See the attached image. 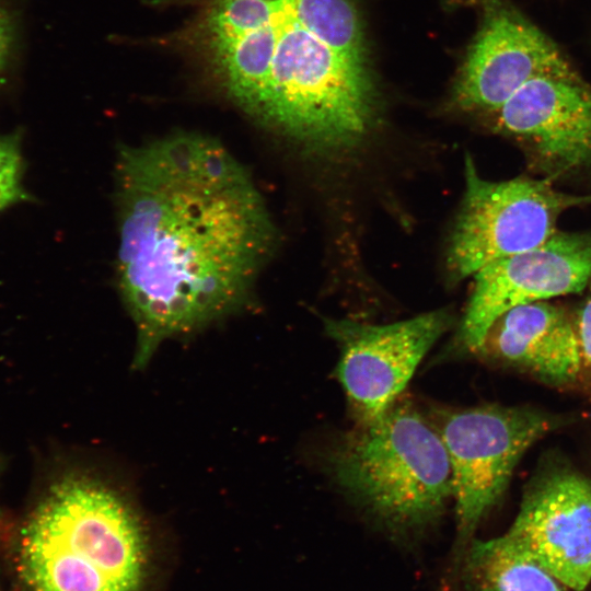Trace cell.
<instances>
[{
    "label": "cell",
    "instance_id": "5bb4252c",
    "mask_svg": "<svg viewBox=\"0 0 591 591\" xmlns=\"http://www.w3.org/2000/svg\"><path fill=\"white\" fill-rule=\"evenodd\" d=\"M290 16L331 49L366 62L360 16L350 0H283Z\"/></svg>",
    "mask_w": 591,
    "mask_h": 591
},
{
    "label": "cell",
    "instance_id": "7a4b0ae2",
    "mask_svg": "<svg viewBox=\"0 0 591 591\" xmlns=\"http://www.w3.org/2000/svg\"><path fill=\"white\" fill-rule=\"evenodd\" d=\"M149 540L116 489L83 473L56 480L20 530L22 591H141Z\"/></svg>",
    "mask_w": 591,
    "mask_h": 591
},
{
    "label": "cell",
    "instance_id": "8992f818",
    "mask_svg": "<svg viewBox=\"0 0 591 591\" xmlns=\"http://www.w3.org/2000/svg\"><path fill=\"white\" fill-rule=\"evenodd\" d=\"M589 204L591 196L559 192L548 178L488 181L467 155L465 192L447 251L450 279L473 277L494 260L542 245L558 232L566 210Z\"/></svg>",
    "mask_w": 591,
    "mask_h": 591
},
{
    "label": "cell",
    "instance_id": "52a82bcc",
    "mask_svg": "<svg viewBox=\"0 0 591 591\" xmlns=\"http://www.w3.org/2000/svg\"><path fill=\"white\" fill-rule=\"evenodd\" d=\"M452 323L449 309L391 324L326 318L340 350L336 376L355 424L378 418L402 395L418 364Z\"/></svg>",
    "mask_w": 591,
    "mask_h": 591
},
{
    "label": "cell",
    "instance_id": "9c48e42d",
    "mask_svg": "<svg viewBox=\"0 0 591 591\" xmlns=\"http://www.w3.org/2000/svg\"><path fill=\"white\" fill-rule=\"evenodd\" d=\"M484 9L454 86L460 108L495 114L530 79L572 71L557 46L510 4L486 0Z\"/></svg>",
    "mask_w": 591,
    "mask_h": 591
},
{
    "label": "cell",
    "instance_id": "4fadbf2b",
    "mask_svg": "<svg viewBox=\"0 0 591 591\" xmlns=\"http://www.w3.org/2000/svg\"><path fill=\"white\" fill-rule=\"evenodd\" d=\"M463 557L471 591H563L551 572L502 535L471 542Z\"/></svg>",
    "mask_w": 591,
    "mask_h": 591
},
{
    "label": "cell",
    "instance_id": "2e32d148",
    "mask_svg": "<svg viewBox=\"0 0 591 591\" xmlns=\"http://www.w3.org/2000/svg\"><path fill=\"white\" fill-rule=\"evenodd\" d=\"M20 53V28L14 10L0 0V88L11 79Z\"/></svg>",
    "mask_w": 591,
    "mask_h": 591
},
{
    "label": "cell",
    "instance_id": "277c9868",
    "mask_svg": "<svg viewBox=\"0 0 591 591\" xmlns=\"http://www.w3.org/2000/svg\"><path fill=\"white\" fill-rule=\"evenodd\" d=\"M268 72L242 109L311 152L356 148L373 128L378 104L366 62L331 49L300 26L280 0Z\"/></svg>",
    "mask_w": 591,
    "mask_h": 591
},
{
    "label": "cell",
    "instance_id": "6da1fadb",
    "mask_svg": "<svg viewBox=\"0 0 591 591\" xmlns=\"http://www.w3.org/2000/svg\"><path fill=\"white\" fill-rule=\"evenodd\" d=\"M115 201L118 288L141 367L165 338L247 301L276 231L247 170L197 132L120 149Z\"/></svg>",
    "mask_w": 591,
    "mask_h": 591
},
{
    "label": "cell",
    "instance_id": "30bf717a",
    "mask_svg": "<svg viewBox=\"0 0 591 591\" xmlns=\"http://www.w3.org/2000/svg\"><path fill=\"white\" fill-rule=\"evenodd\" d=\"M502 536L561 584L583 590L591 581L590 480L565 468L545 474Z\"/></svg>",
    "mask_w": 591,
    "mask_h": 591
},
{
    "label": "cell",
    "instance_id": "9a60e30c",
    "mask_svg": "<svg viewBox=\"0 0 591 591\" xmlns=\"http://www.w3.org/2000/svg\"><path fill=\"white\" fill-rule=\"evenodd\" d=\"M24 174L23 131L19 129L0 135V212L32 201L24 186Z\"/></svg>",
    "mask_w": 591,
    "mask_h": 591
},
{
    "label": "cell",
    "instance_id": "7c38bea8",
    "mask_svg": "<svg viewBox=\"0 0 591 591\" xmlns=\"http://www.w3.org/2000/svg\"><path fill=\"white\" fill-rule=\"evenodd\" d=\"M477 352L552 383L572 381L582 367L576 327L561 309L545 301L502 314Z\"/></svg>",
    "mask_w": 591,
    "mask_h": 591
},
{
    "label": "cell",
    "instance_id": "8fae6325",
    "mask_svg": "<svg viewBox=\"0 0 591 591\" xmlns=\"http://www.w3.org/2000/svg\"><path fill=\"white\" fill-rule=\"evenodd\" d=\"M494 115L549 176L591 162V86L575 70L530 79Z\"/></svg>",
    "mask_w": 591,
    "mask_h": 591
},
{
    "label": "cell",
    "instance_id": "e0dca14e",
    "mask_svg": "<svg viewBox=\"0 0 591 591\" xmlns=\"http://www.w3.org/2000/svg\"><path fill=\"white\" fill-rule=\"evenodd\" d=\"M589 293L583 301L576 324L582 364L591 369V282Z\"/></svg>",
    "mask_w": 591,
    "mask_h": 591
},
{
    "label": "cell",
    "instance_id": "5b68a950",
    "mask_svg": "<svg viewBox=\"0 0 591 591\" xmlns=\"http://www.w3.org/2000/svg\"><path fill=\"white\" fill-rule=\"evenodd\" d=\"M429 419L447 449L456 522V555L505 493L526 450L551 428L536 410L499 405L433 407Z\"/></svg>",
    "mask_w": 591,
    "mask_h": 591
},
{
    "label": "cell",
    "instance_id": "3957f363",
    "mask_svg": "<svg viewBox=\"0 0 591 591\" xmlns=\"http://www.w3.org/2000/svg\"><path fill=\"white\" fill-rule=\"evenodd\" d=\"M324 465L349 499L397 536L433 525L452 498L444 443L406 397L337 438Z\"/></svg>",
    "mask_w": 591,
    "mask_h": 591
},
{
    "label": "cell",
    "instance_id": "ba28073f",
    "mask_svg": "<svg viewBox=\"0 0 591 591\" xmlns=\"http://www.w3.org/2000/svg\"><path fill=\"white\" fill-rule=\"evenodd\" d=\"M473 277L456 345L477 352L507 311L577 293L590 285L591 234L557 232L537 247L485 265Z\"/></svg>",
    "mask_w": 591,
    "mask_h": 591
}]
</instances>
